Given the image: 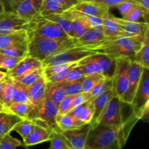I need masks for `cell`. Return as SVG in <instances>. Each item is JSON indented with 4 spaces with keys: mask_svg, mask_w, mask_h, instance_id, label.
<instances>
[{
    "mask_svg": "<svg viewBox=\"0 0 149 149\" xmlns=\"http://www.w3.org/2000/svg\"><path fill=\"white\" fill-rule=\"evenodd\" d=\"M139 121L131 113L120 125H109L99 123L90 127L84 149H120L126 144L129 135Z\"/></svg>",
    "mask_w": 149,
    "mask_h": 149,
    "instance_id": "cell-1",
    "label": "cell"
},
{
    "mask_svg": "<svg viewBox=\"0 0 149 149\" xmlns=\"http://www.w3.org/2000/svg\"><path fill=\"white\" fill-rule=\"evenodd\" d=\"M143 39L144 38L119 36L104 39L98 42L81 47L95 53L105 54L113 59L119 57H128L132 61L134 55L142 45Z\"/></svg>",
    "mask_w": 149,
    "mask_h": 149,
    "instance_id": "cell-2",
    "label": "cell"
},
{
    "mask_svg": "<svg viewBox=\"0 0 149 149\" xmlns=\"http://www.w3.org/2000/svg\"><path fill=\"white\" fill-rule=\"evenodd\" d=\"M77 39H55L37 36H29L28 55L40 61L60 51L76 47Z\"/></svg>",
    "mask_w": 149,
    "mask_h": 149,
    "instance_id": "cell-3",
    "label": "cell"
},
{
    "mask_svg": "<svg viewBox=\"0 0 149 149\" xmlns=\"http://www.w3.org/2000/svg\"><path fill=\"white\" fill-rule=\"evenodd\" d=\"M29 36H37L55 39H68L66 33L55 22L49 20L42 15L29 22Z\"/></svg>",
    "mask_w": 149,
    "mask_h": 149,
    "instance_id": "cell-4",
    "label": "cell"
},
{
    "mask_svg": "<svg viewBox=\"0 0 149 149\" xmlns=\"http://www.w3.org/2000/svg\"><path fill=\"white\" fill-rule=\"evenodd\" d=\"M58 114V106L50 99L45 97L42 101L33 107L28 118L45 122L51 130L60 131L56 124V116Z\"/></svg>",
    "mask_w": 149,
    "mask_h": 149,
    "instance_id": "cell-5",
    "label": "cell"
},
{
    "mask_svg": "<svg viewBox=\"0 0 149 149\" xmlns=\"http://www.w3.org/2000/svg\"><path fill=\"white\" fill-rule=\"evenodd\" d=\"M131 61L128 57H119L114 59L115 68L112 76V90L114 95L121 100L126 92L128 84V70Z\"/></svg>",
    "mask_w": 149,
    "mask_h": 149,
    "instance_id": "cell-6",
    "label": "cell"
},
{
    "mask_svg": "<svg viewBox=\"0 0 149 149\" xmlns=\"http://www.w3.org/2000/svg\"><path fill=\"white\" fill-rule=\"evenodd\" d=\"M148 102H149V68H143L135 95L130 105L132 107V113L138 118L140 112Z\"/></svg>",
    "mask_w": 149,
    "mask_h": 149,
    "instance_id": "cell-7",
    "label": "cell"
},
{
    "mask_svg": "<svg viewBox=\"0 0 149 149\" xmlns=\"http://www.w3.org/2000/svg\"><path fill=\"white\" fill-rule=\"evenodd\" d=\"M95 52L84 49L82 47H74L64 49L53 54L51 56L42 61L43 67L58 63L75 62L83 59L90 55H93Z\"/></svg>",
    "mask_w": 149,
    "mask_h": 149,
    "instance_id": "cell-8",
    "label": "cell"
},
{
    "mask_svg": "<svg viewBox=\"0 0 149 149\" xmlns=\"http://www.w3.org/2000/svg\"><path fill=\"white\" fill-rule=\"evenodd\" d=\"M29 22L11 10L0 14V33H10L20 30L29 31Z\"/></svg>",
    "mask_w": 149,
    "mask_h": 149,
    "instance_id": "cell-9",
    "label": "cell"
},
{
    "mask_svg": "<svg viewBox=\"0 0 149 149\" xmlns=\"http://www.w3.org/2000/svg\"><path fill=\"white\" fill-rule=\"evenodd\" d=\"M122 103L123 102L119 97L113 96L105 108L99 123L109 125H122L125 120L122 113Z\"/></svg>",
    "mask_w": 149,
    "mask_h": 149,
    "instance_id": "cell-10",
    "label": "cell"
},
{
    "mask_svg": "<svg viewBox=\"0 0 149 149\" xmlns=\"http://www.w3.org/2000/svg\"><path fill=\"white\" fill-rule=\"evenodd\" d=\"M42 0H19L9 10L14 12L24 20L30 22L40 15Z\"/></svg>",
    "mask_w": 149,
    "mask_h": 149,
    "instance_id": "cell-11",
    "label": "cell"
},
{
    "mask_svg": "<svg viewBox=\"0 0 149 149\" xmlns=\"http://www.w3.org/2000/svg\"><path fill=\"white\" fill-rule=\"evenodd\" d=\"M143 68L137 63L131 61L128 70V84L126 92L121 98L124 103L130 105L132 101L135 91L141 80Z\"/></svg>",
    "mask_w": 149,
    "mask_h": 149,
    "instance_id": "cell-12",
    "label": "cell"
},
{
    "mask_svg": "<svg viewBox=\"0 0 149 149\" xmlns=\"http://www.w3.org/2000/svg\"><path fill=\"white\" fill-rule=\"evenodd\" d=\"M117 23L121 35L128 37H139L143 39L146 32L149 29L148 22H133L113 16Z\"/></svg>",
    "mask_w": 149,
    "mask_h": 149,
    "instance_id": "cell-13",
    "label": "cell"
},
{
    "mask_svg": "<svg viewBox=\"0 0 149 149\" xmlns=\"http://www.w3.org/2000/svg\"><path fill=\"white\" fill-rule=\"evenodd\" d=\"M62 15L71 23L75 39L81 37L90 29L84 15L75 10L72 7L64 11Z\"/></svg>",
    "mask_w": 149,
    "mask_h": 149,
    "instance_id": "cell-14",
    "label": "cell"
},
{
    "mask_svg": "<svg viewBox=\"0 0 149 149\" xmlns=\"http://www.w3.org/2000/svg\"><path fill=\"white\" fill-rule=\"evenodd\" d=\"M34 121L36 124L33 131L23 139V144L26 148L49 141L51 130L45 122L40 120Z\"/></svg>",
    "mask_w": 149,
    "mask_h": 149,
    "instance_id": "cell-15",
    "label": "cell"
},
{
    "mask_svg": "<svg viewBox=\"0 0 149 149\" xmlns=\"http://www.w3.org/2000/svg\"><path fill=\"white\" fill-rule=\"evenodd\" d=\"M90 127V124H87L81 128L62 132L71 149H84Z\"/></svg>",
    "mask_w": 149,
    "mask_h": 149,
    "instance_id": "cell-16",
    "label": "cell"
},
{
    "mask_svg": "<svg viewBox=\"0 0 149 149\" xmlns=\"http://www.w3.org/2000/svg\"><path fill=\"white\" fill-rule=\"evenodd\" d=\"M77 11L87 15L97 16L104 18L110 14V9L95 1H80L72 7Z\"/></svg>",
    "mask_w": 149,
    "mask_h": 149,
    "instance_id": "cell-17",
    "label": "cell"
},
{
    "mask_svg": "<svg viewBox=\"0 0 149 149\" xmlns=\"http://www.w3.org/2000/svg\"><path fill=\"white\" fill-rule=\"evenodd\" d=\"M42 68H43L42 61L27 55L20 60L11 70L7 71V75L10 78L15 79L32 70Z\"/></svg>",
    "mask_w": 149,
    "mask_h": 149,
    "instance_id": "cell-18",
    "label": "cell"
},
{
    "mask_svg": "<svg viewBox=\"0 0 149 149\" xmlns=\"http://www.w3.org/2000/svg\"><path fill=\"white\" fill-rule=\"evenodd\" d=\"M113 96H115L114 93L111 89L99 95L98 96L92 100L94 106V114H93V119L90 123L91 128L95 127L98 125L105 108Z\"/></svg>",
    "mask_w": 149,
    "mask_h": 149,
    "instance_id": "cell-19",
    "label": "cell"
},
{
    "mask_svg": "<svg viewBox=\"0 0 149 149\" xmlns=\"http://www.w3.org/2000/svg\"><path fill=\"white\" fill-rule=\"evenodd\" d=\"M29 39V33L26 30L0 33V50L21 42H26Z\"/></svg>",
    "mask_w": 149,
    "mask_h": 149,
    "instance_id": "cell-20",
    "label": "cell"
},
{
    "mask_svg": "<svg viewBox=\"0 0 149 149\" xmlns=\"http://www.w3.org/2000/svg\"><path fill=\"white\" fill-rule=\"evenodd\" d=\"M46 85V78L43 77L33 84L28 87L29 100L34 106L39 104L45 99Z\"/></svg>",
    "mask_w": 149,
    "mask_h": 149,
    "instance_id": "cell-21",
    "label": "cell"
},
{
    "mask_svg": "<svg viewBox=\"0 0 149 149\" xmlns=\"http://www.w3.org/2000/svg\"><path fill=\"white\" fill-rule=\"evenodd\" d=\"M89 58L98 65L103 75L112 77L115 68V61L113 58L102 53H94L89 55Z\"/></svg>",
    "mask_w": 149,
    "mask_h": 149,
    "instance_id": "cell-22",
    "label": "cell"
},
{
    "mask_svg": "<svg viewBox=\"0 0 149 149\" xmlns=\"http://www.w3.org/2000/svg\"><path fill=\"white\" fill-rule=\"evenodd\" d=\"M21 119H23L9 111L0 112V138L6 134L10 133L15 125Z\"/></svg>",
    "mask_w": 149,
    "mask_h": 149,
    "instance_id": "cell-23",
    "label": "cell"
},
{
    "mask_svg": "<svg viewBox=\"0 0 149 149\" xmlns=\"http://www.w3.org/2000/svg\"><path fill=\"white\" fill-rule=\"evenodd\" d=\"M56 124L58 128L62 132L70 130L78 129L84 127L87 124H84L77 117L70 116L68 113L58 114L56 116Z\"/></svg>",
    "mask_w": 149,
    "mask_h": 149,
    "instance_id": "cell-24",
    "label": "cell"
},
{
    "mask_svg": "<svg viewBox=\"0 0 149 149\" xmlns=\"http://www.w3.org/2000/svg\"><path fill=\"white\" fill-rule=\"evenodd\" d=\"M102 29L99 28H90L81 37L77 39L76 47H81L86 45H92L104 39Z\"/></svg>",
    "mask_w": 149,
    "mask_h": 149,
    "instance_id": "cell-25",
    "label": "cell"
},
{
    "mask_svg": "<svg viewBox=\"0 0 149 149\" xmlns=\"http://www.w3.org/2000/svg\"><path fill=\"white\" fill-rule=\"evenodd\" d=\"M149 29L146 32L143 42L132 61L141 65L143 68H149Z\"/></svg>",
    "mask_w": 149,
    "mask_h": 149,
    "instance_id": "cell-26",
    "label": "cell"
},
{
    "mask_svg": "<svg viewBox=\"0 0 149 149\" xmlns=\"http://www.w3.org/2000/svg\"><path fill=\"white\" fill-rule=\"evenodd\" d=\"M65 95H66L63 88L61 87L59 83L47 81L45 97L50 99L58 106Z\"/></svg>",
    "mask_w": 149,
    "mask_h": 149,
    "instance_id": "cell-27",
    "label": "cell"
},
{
    "mask_svg": "<svg viewBox=\"0 0 149 149\" xmlns=\"http://www.w3.org/2000/svg\"><path fill=\"white\" fill-rule=\"evenodd\" d=\"M101 29L105 39H110L122 36L119 26L113 19V15L111 13L103 18Z\"/></svg>",
    "mask_w": 149,
    "mask_h": 149,
    "instance_id": "cell-28",
    "label": "cell"
},
{
    "mask_svg": "<svg viewBox=\"0 0 149 149\" xmlns=\"http://www.w3.org/2000/svg\"><path fill=\"white\" fill-rule=\"evenodd\" d=\"M0 52L17 59H23L29 53V40L1 49Z\"/></svg>",
    "mask_w": 149,
    "mask_h": 149,
    "instance_id": "cell-29",
    "label": "cell"
},
{
    "mask_svg": "<svg viewBox=\"0 0 149 149\" xmlns=\"http://www.w3.org/2000/svg\"><path fill=\"white\" fill-rule=\"evenodd\" d=\"M65 9L55 0H42L40 8V15L42 17L54 14H61Z\"/></svg>",
    "mask_w": 149,
    "mask_h": 149,
    "instance_id": "cell-30",
    "label": "cell"
},
{
    "mask_svg": "<svg viewBox=\"0 0 149 149\" xmlns=\"http://www.w3.org/2000/svg\"><path fill=\"white\" fill-rule=\"evenodd\" d=\"M44 17L55 22V23H56V24H58V26L66 33V35L69 38H71V39H74V38H75L74 31H73L71 23H70V21L66 18V17H65L63 15L62 13H61V14L50 15L46 16V17Z\"/></svg>",
    "mask_w": 149,
    "mask_h": 149,
    "instance_id": "cell-31",
    "label": "cell"
},
{
    "mask_svg": "<svg viewBox=\"0 0 149 149\" xmlns=\"http://www.w3.org/2000/svg\"><path fill=\"white\" fill-rule=\"evenodd\" d=\"M49 141H50V149H71L65 136L60 131L51 130Z\"/></svg>",
    "mask_w": 149,
    "mask_h": 149,
    "instance_id": "cell-32",
    "label": "cell"
},
{
    "mask_svg": "<svg viewBox=\"0 0 149 149\" xmlns=\"http://www.w3.org/2000/svg\"><path fill=\"white\" fill-rule=\"evenodd\" d=\"M148 14L142 7H139L137 4H134L130 9L122 16V18L129 21L137 22L139 21L141 18H143L145 22H148Z\"/></svg>",
    "mask_w": 149,
    "mask_h": 149,
    "instance_id": "cell-33",
    "label": "cell"
},
{
    "mask_svg": "<svg viewBox=\"0 0 149 149\" xmlns=\"http://www.w3.org/2000/svg\"><path fill=\"white\" fill-rule=\"evenodd\" d=\"M43 77H45V76H44L43 68H42L32 70V71H29V72L17 77V78L13 79L16 80L18 82L23 84V85L26 86V87H29Z\"/></svg>",
    "mask_w": 149,
    "mask_h": 149,
    "instance_id": "cell-34",
    "label": "cell"
},
{
    "mask_svg": "<svg viewBox=\"0 0 149 149\" xmlns=\"http://www.w3.org/2000/svg\"><path fill=\"white\" fill-rule=\"evenodd\" d=\"M77 67L79 68L80 71L83 73L84 76L93 74H99V73L102 74L100 67L89 58V55L79 61L77 62Z\"/></svg>",
    "mask_w": 149,
    "mask_h": 149,
    "instance_id": "cell-35",
    "label": "cell"
},
{
    "mask_svg": "<svg viewBox=\"0 0 149 149\" xmlns=\"http://www.w3.org/2000/svg\"><path fill=\"white\" fill-rule=\"evenodd\" d=\"M13 103H26L29 102L28 97V87L14 79L13 88Z\"/></svg>",
    "mask_w": 149,
    "mask_h": 149,
    "instance_id": "cell-36",
    "label": "cell"
},
{
    "mask_svg": "<svg viewBox=\"0 0 149 149\" xmlns=\"http://www.w3.org/2000/svg\"><path fill=\"white\" fill-rule=\"evenodd\" d=\"M33 106L30 102L26 103H13L9 107L8 111L20 116L22 119H27L29 113L33 110Z\"/></svg>",
    "mask_w": 149,
    "mask_h": 149,
    "instance_id": "cell-37",
    "label": "cell"
},
{
    "mask_svg": "<svg viewBox=\"0 0 149 149\" xmlns=\"http://www.w3.org/2000/svg\"><path fill=\"white\" fill-rule=\"evenodd\" d=\"M13 82L14 79L13 78H10V77L7 75L6 78V84L4 86L3 91L1 93L0 100L4 105V108L8 111L9 107L13 103Z\"/></svg>",
    "mask_w": 149,
    "mask_h": 149,
    "instance_id": "cell-38",
    "label": "cell"
},
{
    "mask_svg": "<svg viewBox=\"0 0 149 149\" xmlns=\"http://www.w3.org/2000/svg\"><path fill=\"white\" fill-rule=\"evenodd\" d=\"M35 124L36 122L33 119H29V118L23 119L15 125L13 130L17 132L23 138V140L33 131Z\"/></svg>",
    "mask_w": 149,
    "mask_h": 149,
    "instance_id": "cell-39",
    "label": "cell"
},
{
    "mask_svg": "<svg viewBox=\"0 0 149 149\" xmlns=\"http://www.w3.org/2000/svg\"><path fill=\"white\" fill-rule=\"evenodd\" d=\"M84 77L68 81L58 82L63 88L66 95H75L82 92V81Z\"/></svg>",
    "mask_w": 149,
    "mask_h": 149,
    "instance_id": "cell-40",
    "label": "cell"
},
{
    "mask_svg": "<svg viewBox=\"0 0 149 149\" xmlns=\"http://www.w3.org/2000/svg\"><path fill=\"white\" fill-rule=\"evenodd\" d=\"M77 62L78 61L68 63H53L51 64V65H46V66L43 67L44 76L47 79L52 76L53 74L63 71V70L71 68V67L77 66Z\"/></svg>",
    "mask_w": 149,
    "mask_h": 149,
    "instance_id": "cell-41",
    "label": "cell"
},
{
    "mask_svg": "<svg viewBox=\"0 0 149 149\" xmlns=\"http://www.w3.org/2000/svg\"><path fill=\"white\" fill-rule=\"evenodd\" d=\"M112 89V77H106L103 80L97 83L90 92V97L91 100L95 98V97L98 96L99 95L105 93L107 90H111Z\"/></svg>",
    "mask_w": 149,
    "mask_h": 149,
    "instance_id": "cell-42",
    "label": "cell"
},
{
    "mask_svg": "<svg viewBox=\"0 0 149 149\" xmlns=\"http://www.w3.org/2000/svg\"><path fill=\"white\" fill-rule=\"evenodd\" d=\"M106 77L101 73L85 76L82 81V92L89 93L96 84Z\"/></svg>",
    "mask_w": 149,
    "mask_h": 149,
    "instance_id": "cell-43",
    "label": "cell"
},
{
    "mask_svg": "<svg viewBox=\"0 0 149 149\" xmlns=\"http://www.w3.org/2000/svg\"><path fill=\"white\" fill-rule=\"evenodd\" d=\"M20 146L25 147L23 143L13 138L10 133L6 134L0 138V149H14Z\"/></svg>",
    "mask_w": 149,
    "mask_h": 149,
    "instance_id": "cell-44",
    "label": "cell"
},
{
    "mask_svg": "<svg viewBox=\"0 0 149 149\" xmlns=\"http://www.w3.org/2000/svg\"><path fill=\"white\" fill-rule=\"evenodd\" d=\"M20 61V59L0 52V69L4 70L7 72L11 70Z\"/></svg>",
    "mask_w": 149,
    "mask_h": 149,
    "instance_id": "cell-45",
    "label": "cell"
},
{
    "mask_svg": "<svg viewBox=\"0 0 149 149\" xmlns=\"http://www.w3.org/2000/svg\"><path fill=\"white\" fill-rule=\"evenodd\" d=\"M93 114H94V106L91 100L87 102L85 108L79 115L78 119L84 124H90L93 119Z\"/></svg>",
    "mask_w": 149,
    "mask_h": 149,
    "instance_id": "cell-46",
    "label": "cell"
},
{
    "mask_svg": "<svg viewBox=\"0 0 149 149\" xmlns=\"http://www.w3.org/2000/svg\"><path fill=\"white\" fill-rule=\"evenodd\" d=\"M73 97L74 95H65L58 106V114L67 113L71 110Z\"/></svg>",
    "mask_w": 149,
    "mask_h": 149,
    "instance_id": "cell-47",
    "label": "cell"
},
{
    "mask_svg": "<svg viewBox=\"0 0 149 149\" xmlns=\"http://www.w3.org/2000/svg\"><path fill=\"white\" fill-rule=\"evenodd\" d=\"M90 100H91V98H90L89 93L81 92L79 94L75 95H74L72 103H71V109H74L76 106H79V105L82 104V103L90 101Z\"/></svg>",
    "mask_w": 149,
    "mask_h": 149,
    "instance_id": "cell-48",
    "label": "cell"
},
{
    "mask_svg": "<svg viewBox=\"0 0 149 149\" xmlns=\"http://www.w3.org/2000/svg\"><path fill=\"white\" fill-rule=\"evenodd\" d=\"M74 67H71V68H66V69H64L63 71H60V72L57 73V74H53L51 77H48L46 79L47 81H49V82H61V81H64L65 78L66 77V76L68 75V74L69 73V71H71V69Z\"/></svg>",
    "mask_w": 149,
    "mask_h": 149,
    "instance_id": "cell-49",
    "label": "cell"
},
{
    "mask_svg": "<svg viewBox=\"0 0 149 149\" xmlns=\"http://www.w3.org/2000/svg\"><path fill=\"white\" fill-rule=\"evenodd\" d=\"M84 15L90 28H99V29H101L102 25H103V18L97 17V16L87 15Z\"/></svg>",
    "mask_w": 149,
    "mask_h": 149,
    "instance_id": "cell-50",
    "label": "cell"
},
{
    "mask_svg": "<svg viewBox=\"0 0 149 149\" xmlns=\"http://www.w3.org/2000/svg\"><path fill=\"white\" fill-rule=\"evenodd\" d=\"M85 76L83 74V73L80 71L79 68L77 66L74 67L71 69V71H69V73L68 74V75L66 76V77L65 78L64 81H73V80L78 79L82 78L84 77Z\"/></svg>",
    "mask_w": 149,
    "mask_h": 149,
    "instance_id": "cell-51",
    "label": "cell"
},
{
    "mask_svg": "<svg viewBox=\"0 0 149 149\" xmlns=\"http://www.w3.org/2000/svg\"><path fill=\"white\" fill-rule=\"evenodd\" d=\"M94 1L100 3L102 4H104L105 6L111 9L112 7H116L121 3L129 1V0H94Z\"/></svg>",
    "mask_w": 149,
    "mask_h": 149,
    "instance_id": "cell-52",
    "label": "cell"
},
{
    "mask_svg": "<svg viewBox=\"0 0 149 149\" xmlns=\"http://www.w3.org/2000/svg\"><path fill=\"white\" fill-rule=\"evenodd\" d=\"M132 5H133V2L131 0H129V1H126L121 3L120 4H119L116 7V8L118 9V10L121 13V15L123 16L132 7Z\"/></svg>",
    "mask_w": 149,
    "mask_h": 149,
    "instance_id": "cell-53",
    "label": "cell"
},
{
    "mask_svg": "<svg viewBox=\"0 0 149 149\" xmlns=\"http://www.w3.org/2000/svg\"><path fill=\"white\" fill-rule=\"evenodd\" d=\"M139 120H142L143 122H148L149 119V102L146 103L143 108L139 113Z\"/></svg>",
    "mask_w": 149,
    "mask_h": 149,
    "instance_id": "cell-54",
    "label": "cell"
},
{
    "mask_svg": "<svg viewBox=\"0 0 149 149\" xmlns=\"http://www.w3.org/2000/svg\"><path fill=\"white\" fill-rule=\"evenodd\" d=\"M87 102H86V103H82V104H80V105H79V106H76V107H74V109H71V110H70L67 113H68V114H69L70 116H74V117L78 118L79 115L80 114V113L81 112V111H82L83 109L85 108Z\"/></svg>",
    "mask_w": 149,
    "mask_h": 149,
    "instance_id": "cell-55",
    "label": "cell"
},
{
    "mask_svg": "<svg viewBox=\"0 0 149 149\" xmlns=\"http://www.w3.org/2000/svg\"><path fill=\"white\" fill-rule=\"evenodd\" d=\"M55 1L61 4L65 10H68L78 4L80 0H55Z\"/></svg>",
    "mask_w": 149,
    "mask_h": 149,
    "instance_id": "cell-56",
    "label": "cell"
},
{
    "mask_svg": "<svg viewBox=\"0 0 149 149\" xmlns=\"http://www.w3.org/2000/svg\"><path fill=\"white\" fill-rule=\"evenodd\" d=\"M134 4L142 7L145 11L149 13V0H131Z\"/></svg>",
    "mask_w": 149,
    "mask_h": 149,
    "instance_id": "cell-57",
    "label": "cell"
},
{
    "mask_svg": "<svg viewBox=\"0 0 149 149\" xmlns=\"http://www.w3.org/2000/svg\"><path fill=\"white\" fill-rule=\"evenodd\" d=\"M17 1H19V0H0V1L2 2V4H4L5 10H10L11 6L15 2H17Z\"/></svg>",
    "mask_w": 149,
    "mask_h": 149,
    "instance_id": "cell-58",
    "label": "cell"
},
{
    "mask_svg": "<svg viewBox=\"0 0 149 149\" xmlns=\"http://www.w3.org/2000/svg\"><path fill=\"white\" fill-rule=\"evenodd\" d=\"M6 78H7V77H6L4 79H3L2 80H1V81H0V97H1V93H2V91H3V89H4V86H5Z\"/></svg>",
    "mask_w": 149,
    "mask_h": 149,
    "instance_id": "cell-59",
    "label": "cell"
},
{
    "mask_svg": "<svg viewBox=\"0 0 149 149\" xmlns=\"http://www.w3.org/2000/svg\"><path fill=\"white\" fill-rule=\"evenodd\" d=\"M6 77H7V72L6 71H0V81L5 78Z\"/></svg>",
    "mask_w": 149,
    "mask_h": 149,
    "instance_id": "cell-60",
    "label": "cell"
},
{
    "mask_svg": "<svg viewBox=\"0 0 149 149\" xmlns=\"http://www.w3.org/2000/svg\"><path fill=\"white\" fill-rule=\"evenodd\" d=\"M5 11V8H4V4H2V2L0 1V14Z\"/></svg>",
    "mask_w": 149,
    "mask_h": 149,
    "instance_id": "cell-61",
    "label": "cell"
},
{
    "mask_svg": "<svg viewBox=\"0 0 149 149\" xmlns=\"http://www.w3.org/2000/svg\"><path fill=\"white\" fill-rule=\"evenodd\" d=\"M4 111H7V110L5 109V108H4V105H3V103H1V101L0 100V112Z\"/></svg>",
    "mask_w": 149,
    "mask_h": 149,
    "instance_id": "cell-62",
    "label": "cell"
},
{
    "mask_svg": "<svg viewBox=\"0 0 149 149\" xmlns=\"http://www.w3.org/2000/svg\"><path fill=\"white\" fill-rule=\"evenodd\" d=\"M80 1H94V0H80Z\"/></svg>",
    "mask_w": 149,
    "mask_h": 149,
    "instance_id": "cell-63",
    "label": "cell"
}]
</instances>
